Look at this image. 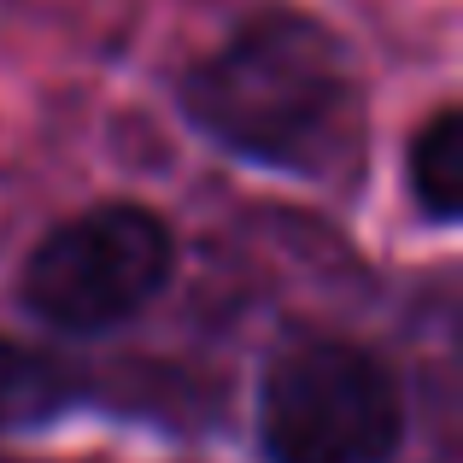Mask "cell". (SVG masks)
I'll list each match as a JSON object with an SVG mask.
<instances>
[{
	"label": "cell",
	"instance_id": "5",
	"mask_svg": "<svg viewBox=\"0 0 463 463\" xmlns=\"http://www.w3.org/2000/svg\"><path fill=\"white\" fill-rule=\"evenodd\" d=\"M77 399V375L59 358L0 340V429H42V422L65 417Z\"/></svg>",
	"mask_w": 463,
	"mask_h": 463
},
{
	"label": "cell",
	"instance_id": "2",
	"mask_svg": "<svg viewBox=\"0 0 463 463\" xmlns=\"http://www.w3.org/2000/svg\"><path fill=\"white\" fill-rule=\"evenodd\" d=\"M176 235L147 205H94L65 217L24 259V311L59 335H112L165 294Z\"/></svg>",
	"mask_w": 463,
	"mask_h": 463
},
{
	"label": "cell",
	"instance_id": "1",
	"mask_svg": "<svg viewBox=\"0 0 463 463\" xmlns=\"http://www.w3.org/2000/svg\"><path fill=\"white\" fill-rule=\"evenodd\" d=\"M182 118L212 147L276 176L335 182L364 147V82L311 12L270 6L182 77Z\"/></svg>",
	"mask_w": 463,
	"mask_h": 463
},
{
	"label": "cell",
	"instance_id": "4",
	"mask_svg": "<svg viewBox=\"0 0 463 463\" xmlns=\"http://www.w3.org/2000/svg\"><path fill=\"white\" fill-rule=\"evenodd\" d=\"M411 200L434 229H452L463 212V112L440 106L411 136Z\"/></svg>",
	"mask_w": 463,
	"mask_h": 463
},
{
	"label": "cell",
	"instance_id": "3",
	"mask_svg": "<svg viewBox=\"0 0 463 463\" xmlns=\"http://www.w3.org/2000/svg\"><path fill=\"white\" fill-rule=\"evenodd\" d=\"M259 446L270 463H393L405 393L375 352L306 340L264 370Z\"/></svg>",
	"mask_w": 463,
	"mask_h": 463
}]
</instances>
